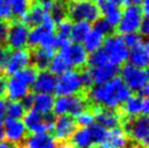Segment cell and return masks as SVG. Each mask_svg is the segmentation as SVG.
I'll return each mask as SVG.
<instances>
[{
	"mask_svg": "<svg viewBox=\"0 0 149 148\" xmlns=\"http://www.w3.org/2000/svg\"><path fill=\"white\" fill-rule=\"evenodd\" d=\"M121 7H130V6H139L141 7L143 0H116Z\"/></svg>",
	"mask_w": 149,
	"mask_h": 148,
	"instance_id": "cell-46",
	"label": "cell"
},
{
	"mask_svg": "<svg viewBox=\"0 0 149 148\" xmlns=\"http://www.w3.org/2000/svg\"><path fill=\"white\" fill-rule=\"evenodd\" d=\"M57 148H74V147L71 145L70 142H61V143H58V147Z\"/></svg>",
	"mask_w": 149,
	"mask_h": 148,
	"instance_id": "cell-49",
	"label": "cell"
},
{
	"mask_svg": "<svg viewBox=\"0 0 149 148\" xmlns=\"http://www.w3.org/2000/svg\"><path fill=\"white\" fill-rule=\"evenodd\" d=\"M54 52L42 49L40 47L31 49V66H35L38 71L48 70L51 59L54 58Z\"/></svg>",
	"mask_w": 149,
	"mask_h": 148,
	"instance_id": "cell-22",
	"label": "cell"
},
{
	"mask_svg": "<svg viewBox=\"0 0 149 148\" xmlns=\"http://www.w3.org/2000/svg\"><path fill=\"white\" fill-rule=\"evenodd\" d=\"M74 119L76 124H77V126L79 125L81 128H89L91 124L94 123V121H95V119H94V113L91 110V108L83 111L81 114H79Z\"/></svg>",
	"mask_w": 149,
	"mask_h": 148,
	"instance_id": "cell-38",
	"label": "cell"
},
{
	"mask_svg": "<svg viewBox=\"0 0 149 148\" xmlns=\"http://www.w3.org/2000/svg\"><path fill=\"white\" fill-rule=\"evenodd\" d=\"M10 51L11 50L7 48V46H0V75H4V70H6Z\"/></svg>",
	"mask_w": 149,
	"mask_h": 148,
	"instance_id": "cell-42",
	"label": "cell"
},
{
	"mask_svg": "<svg viewBox=\"0 0 149 148\" xmlns=\"http://www.w3.org/2000/svg\"><path fill=\"white\" fill-rule=\"evenodd\" d=\"M116 110L120 113L121 120L122 118H134L138 115H147L149 112L148 98L147 97L143 98L136 94L131 95L125 100V103Z\"/></svg>",
	"mask_w": 149,
	"mask_h": 148,
	"instance_id": "cell-11",
	"label": "cell"
},
{
	"mask_svg": "<svg viewBox=\"0 0 149 148\" xmlns=\"http://www.w3.org/2000/svg\"><path fill=\"white\" fill-rule=\"evenodd\" d=\"M32 0H11L12 21H21L29 10Z\"/></svg>",
	"mask_w": 149,
	"mask_h": 148,
	"instance_id": "cell-30",
	"label": "cell"
},
{
	"mask_svg": "<svg viewBox=\"0 0 149 148\" xmlns=\"http://www.w3.org/2000/svg\"><path fill=\"white\" fill-rule=\"evenodd\" d=\"M104 145L109 148H128L132 143L122 128H116L108 131Z\"/></svg>",
	"mask_w": 149,
	"mask_h": 148,
	"instance_id": "cell-23",
	"label": "cell"
},
{
	"mask_svg": "<svg viewBox=\"0 0 149 148\" xmlns=\"http://www.w3.org/2000/svg\"><path fill=\"white\" fill-rule=\"evenodd\" d=\"M121 128L127 135L132 144L143 147L148 146L149 120L147 115H138L134 118H122Z\"/></svg>",
	"mask_w": 149,
	"mask_h": 148,
	"instance_id": "cell-2",
	"label": "cell"
},
{
	"mask_svg": "<svg viewBox=\"0 0 149 148\" xmlns=\"http://www.w3.org/2000/svg\"><path fill=\"white\" fill-rule=\"evenodd\" d=\"M145 17L139 6H130L125 7L122 12V17L116 25V33L123 36L128 34L138 33L141 20Z\"/></svg>",
	"mask_w": 149,
	"mask_h": 148,
	"instance_id": "cell-6",
	"label": "cell"
},
{
	"mask_svg": "<svg viewBox=\"0 0 149 148\" xmlns=\"http://www.w3.org/2000/svg\"><path fill=\"white\" fill-rule=\"evenodd\" d=\"M72 1H83V0H72Z\"/></svg>",
	"mask_w": 149,
	"mask_h": 148,
	"instance_id": "cell-55",
	"label": "cell"
},
{
	"mask_svg": "<svg viewBox=\"0 0 149 148\" xmlns=\"http://www.w3.org/2000/svg\"><path fill=\"white\" fill-rule=\"evenodd\" d=\"M29 66H31V49L29 48L12 50L10 51V54H9L4 74L13 75Z\"/></svg>",
	"mask_w": 149,
	"mask_h": 148,
	"instance_id": "cell-13",
	"label": "cell"
},
{
	"mask_svg": "<svg viewBox=\"0 0 149 148\" xmlns=\"http://www.w3.org/2000/svg\"><path fill=\"white\" fill-rule=\"evenodd\" d=\"M29 93V86L11 75L6 82V96L9 100H22Z\"/></svg>",
	"mask_w": 149,
	"mask_h": 148,
	"instance_id": "cell-20",
	"label": "cell"
},
{
	"mask_svg": "<svg viewBox=\"0 0 149 148\" xmlns=\"http://www.w3.org/2000/svg\"><path fill=\"white\" fill-rule=\"evenodd\" d=\"M68 1L69 0L54 1V4L49 11L50 17H52V20L54 21L56 24L68 19Z\"/></svg>",
	"mask_w": 149,
	"mask_h": 148,
	"instance_id": "cell-31",
	"label": "cell"
},
{
	"mask_svg": "<svg viewBox=\"0 0 149 148\" xmlns=\"http://www.w3.org/2000/svg\"><path fill=\"white\" fill-rule=\"evenodd\" d=\"M6 75H0V99H3L6 96Z\"/></svg>",
	"mask_w": 149,
	"mask_h": 148,
	"instance_id": "cell-47",
	"label": "cell"
},
{
	"mask_svg": "<svg viewBox=\"0 0 149 148\" xmlns=\"http://www.w3.org/2000/svg\"><path fill=\"white\" fill-rule=\"evenodd\" d=\"M54 33H51L50 31L46 29L44 25H38L36 27H33L29 33V40H27V45L29 46V49L32 48H36L39 46L48 35H52Z\"/></svg>",
	"mask_w": 149,
	"mask_h": 148,
	"instance_id": "cell-28",
	"label": "cell"
},
{
	"mask_svg": "<svg viewBox=\"0 0 149 148\" xmlns=\"http://www.w3.org/2000/svg\"><path fill=\"white\" fill-rule=\"evenodd\" d=\"M138 32H139V35H141L143 37H145L148 35L149 33V21H148V17H143V20H141V26H139V29H138Z\"/></svg>",
	"mask_w": 149,
	"mask_h": 148,
	"instance_id": "cell-44",
	"label": "cell"
},
{
	"mask_svg": "<svg viewBox=\"0 0 149 148\" xmlns=\"http://www.w3.org/2000/svg\"><path fill=\"white\" fill-rule=\"evenodd\" d=\"M121 80L128 89L138 93L143 87L148 85V71L147 69H139L131 64H123L120 68Z\"/></svg>",
	"mask_w": 149,
	"mask_h": 148,
	"instance_id": "cell-9",
	"label": "cell"
},
{
	"mask_svg": "<svg viewBox=\"0 0 149 148\" xmlns=\"http://www.w3.org/2000/svg\"><path fill=\"white\" fill-rule=\"evenodd\" d=\"M127 59L130 60L128 64L139 68V69H147L149 62L148 43L146 40H143L139 45L131 48Z\"/></svg>",
	"mask_w": 149,
	"mask_h": 148,
	"instance_id": "cell-19",
	"label": "cell"
},
{
	"mask_svg": "<svg viewBox=\"0 0 149 148\" xmlns=\"http://www.w3.org/2000/svg\"><path fill=\"white\" fill-rule=\"evenodd\" d=\"M88 69L91 74V77H93L94 86L109 82L110 80L118 76V74L120 73V66H114L110 62H107L102 66H96V68L88 66Z\"/></svg>",
	"mask_w": 149,
	"mask_h": 148,
	"instance_id": "cell-18",
	"label": "cell"
},
{
	"mask_svg": "<svg viewBox=\"0 0 149 148\" xmlns=\"http://www.w3.org/2000/svg\"><path fill=\"white\" fill-rule=\"evenodd\" d=\"M10 22L7 21H0V46H6L7 37L9 33Z\"/></svg>",
	"mask_w": 149,
	"mask_h": 148,
	"instance_id": "cell-43",
	"label": "cell"
},
{
	"mask_svg": "<svg viewBox=\"0 0 149 148\" xmlns=\"http://www.w3.org/2000/svg\"><path fill=\"white\" fill-rule=\"evenodd\" d=\"M39 0H32V2H38Z\"/></svg>",
	"mask_w": 149,
	"mask_h": 148,
	"instance_id": "cell-53",
	"label": "cell"
},
{
	"mask_svg": "<svg viewBox=\"0 0 149 148\" xmlns=\"http://www.w3.org/2000/svg\"><path fill=\"white\" fill-rule=\"evenodd\" d=\"M37 74H38V70L33 66H29L22 69L21 71L17 72L15 74H13L14 76L17 78H19L20 81L26 84L27 86H31L33 85V83L35 82V80L37 77Z\"/></svg>",
	"mask_w": 149,
	"mask_h": 148,
	"instance_id": "cell-34",
	"label": "cell"
},
{
	"mask_svg": "<svg viewBox=\"0 0 149 148\" xmlns=\"http://www.w3.org/2000/svg\"><path fill=\"white\" fill-rule=\"evenodd\" d=\"M59 50H60L59 54L68 62L71 69L82 70L85 66H87L88 54L82 44L72 43L70 40L66 44H64Z\"/></svg>",
	"mask_w": 149,
	"mask_h": 148,
	"instance_id": "cell-8",
	"label": "cell"
},
{
	"mask_svg": "<svg viewBox=\"0 0 149 148\" xmlns=\"http://www.w3.org/2000/svg\"><path fill=\"white\" fill-rule=\"evenodd\" d=\"M72 22H71L69 19H65V20L61 21L56 24V29L54 32L57 33L56 36L59 37L60 39H63V40H70V33H71V29H72Z\"/></svg>",
	"mask_w": 149,
	"mask_h": 148,
	"instance_id": "cell-37",
	"label": "cell"
},
{
	"mask_svg": "<svg viewBox=\"0 0 149 148\" xmlns=\"http://www.w3.org/2000/svg\"><path fill=\"white\" fill-rule=\"evenodd\" d=\"M123 39H124L125 45H126V47H127L128 49H131V48H133V47L139 45L141 41L145 40L144 37L141 36V35H139L138 33L125 35V36L123 37Z\"/></svg>",
	"mask_w": 149,
	"mask_h": 148,
	"instance_id": "cell-41",
	"label": "cell"
},
{
	"mask_svg": "<svg viewBox=\"0 0 149 148\" xmlns=\"http://www.w3.org/2000/svg\"><path fill=\"white\" fill-rule=\"evenodd\" d=\"M91 31V23H87V22H74V24H72V29H71L70 40L72 43L82 44Z\"/></svg>",
	"mask_w": 149,
	"mask_h": 148,
	"instance_id": "cell-27",
	"label": "cell"
},
{
	"mask_svg": "<svg viewBox=\"0 0 149 148\" xmlns=\"http://www.w3.org/2000/svg\"><path fill=\"white\" fill-rule=\"evenodd\" d=\"M89 132H91V140H93V145L98 146V145H104V140L107 138L108 130L102 128L98 123H93L89 126Z\"/></svg>",
	"mask_w": 149,
	"mask_h": 148,
	"instance_id": "cell-35",
	"label": "cell"
},
{
	"mask_svg": "<svg viewBox=\"0 0 149 148\" xmlns=\"http://www.w3.org/2000/svg\"><path fill=\"white\" fill-rule=\"evenodd\" d=\"M109 62L108 60V57L106 52L104 51L102 48L96 50L94 52H91L89 56H88V59H87V66L89 68H96V66H100Z\"/></svg>",
	"mask_w": 149,
	"mask_h": 148,
	"instance_id": "cell-36",
	"label": "cell"
},
{
	"mask_svg": "<svg viewBox=\"0 0 149 148\" xmlns=\"http://www.w3.org/2000/svg\"><path fill=\"white\" fill-rule=\"evenodd\" d=\"M95 148H109V147H107L106 145H98V146H96Z\"/></svg>",
	"mask_w": 149,
	"mask_h": 148,
	"instance_id": "cell-52",
	"label": "cell"
},
{
	"mask_svg": "<svg viewBox=\"0 0 149 148\" xmlns=\"http://www.w3.org/2000/svg\"><path fill=\"white\" fill-rule=\"evenodd\" d=\"M54 105V97L50 94H34L33 108L34 110L42 113V114H49L52 113Z\"/></svg>",
	"mask_w": 149,
	"mask_h": 148,
	"instance_id": "cell-25",
	"label": "cell"
},
{
	"mask_svg": "<svg viewBox=\"0 0 149 148\" xmlns=\"http://www.w3.org/2000/svg\"><path fill=\"white\" fill-rule=\"evenodd\" d=\"M131 148H147V147H143V146H139V145H135V144H132Z\"/></svg>",
	"mask_w": 149,
	"mask_h": 148,
	"instance_id": "cell-51",
	"label": "cell"
},
{
	"mask_svg": "<svg viewBox=\"0 0 149 148\" xmlns=\"http://www.w3.org/2000/svg\"><path fill=\"white\" fill-rule=\"evenodd\" d=\"M57 76L50 71H38L37 77L32 85V91L36 94H52L56 91Z\"/></svg>",
	"mask_w": 149,
	"mask_h": 148,
	"instance_id": "cell-17",
	"label": "cell"
},
{
	"mask_svg": "<svg viewBox=\"0 0 149 148\" xmlns=\"http://www.w3.org/2000/svg\"><path fill=\"white\" fill-rule=\"evenodd\" d=\"M132 95L121 77L116 76L109 82L96 85L87 91V98L91 106L116 110Z\"/></svg>",
	"mask_w": 149,
	"mask_h": 148,
	"instance_id": "cell-1",
	"label": "cell"
},
{
	"mask_svg": "<svg viewBox=\"0 0 149 148\" xmlns=\"http://www.w3.org/2000/svg\"><path fill=\"white\" fill-rule=\"evenodd\" d=\"M71 70V66L68 64V62L63 59V57L60 54H56L54 58L51 59L50 64L48 66V71H50L52 74L57 75H61L66 71Z\"/></svg>",
	"mask_w": 149,
	"mask_h": 148,
	"instance_id": "cell-32",
	"label": "cell"
},
{
	"mask_svg": "<svg viewBox=\"0 0 149 148\" xmlns=\"http://www.w3.org/2000/svg\"><path fill=\"white\" fill-rule=\"evenodd\" d=\"M101 48L107 54L109 62L114 66L121 68L127 60L130 50L125 45L123 36L119 34L113 33L106 37Z\"/></svg>",
	"mask_w": 149,
	"mask_h": 148,
	"instance_id": "cell-4",
	"label": "cell"
},
{
	"mask_svg": "<svg viewBox=\"0 0 149 148\" xmlns=\"http://www.w3.org/2000/svg\"><path fill=\"white\" fill-rule=\"evenodd\" d=\"M91 110L94 113V119L97 123L106 130L121 128V115L118 110H110L104 108L91 106Z\"/></svg>",
	"mask_w": 149,
	"mask_h": 148,
	"instance_id": "cell-14",
	"label": "cell"
},
{
	"mask_svg": "<svg viewBox=\"0 0 149 148\" xmlns=\"http://www.w3.org/2000/svg\"><path fill=\"white\" fill-rule=\"evenodd\" d=\"M95 1L99 8L101 15L104 17V20L111 26L116 27L122 17L123 12L122 7L116 0H95Z\"/></svg>",
	"mask_w": 149,
	"mask_h": 148,
	"instance_id": "cell-16",
	"label": "cell"
},
{
	"mask_svg": "<svg viewBox=\"0 0 149 148\" xmlns=\"http://www.w3.org/2000/svg\"><path fill=\"white\" fill-rule=\"evenodd\" d=\"M54 93L59 96H71V95L86 93L83 88V83L81 77V71L71 70L66 71L57 78V85Z\"/></svg>",
	"mask_w": 149,
	"mask_h": 148,
	"instance_id": "cell-7",
	"label": "cell"
},
{
	"mask_svg": "<svg viewBox=\"0 0 149 148\" xmlns=\"http://www.w3.org/2000/svg\"><path fill=\"white\" fill-rule=\"evenodd\" d=\"M77 130V124L75 119L71 115H59L56 118L52 128V136L58 143L69 142L74 132Z\"/></svg>",
	"mask_w": 149,
	"mask_h": 148,
	"instance_id": "cell-12",
	"label": "cell"
},
{
	"mask_svg": "<svg viewBox=\"0 0 149 148\" xmlns=\"http://www.w3.org/2000/svg\"><path fill=\"white\" fill-rule=\"evenodd\" d=\"M101 17V13L95 0L68 1V19L71 22L95 23Z\"/></svg>",
	"mask_w": 149,
	"mask_h": 148,
	"instance_id": "cell-3",
	"label": "cell"
},
{
	"mask_svg": "<svg viewBox=\"0 0 149 148\" xmlns=\"http://www.w3.org/2000/svg\"><path fill=\"white\" fill-rule=\"evenodd\" d=\"M74 148H86L93 146V140L89 128H79L74 132V134L69 140Z\"/></svg>",
	"mask_w": 149,
	"mask_h": 148,
	"instance_id": "cell-26",
	"label": "cell"
},
{
	"mask_svg": "<svg viewBox=\"0 0 149 148\" xmlns=\"http://www.w3.org/2000/svg\"><path fill=\"white\" fill-rule=\"evenodd\" d=\"M45 13V10L40 7V4L38 2H32L29 10L20 22H22L29 29V27L33 29V27H36V26L42 24Z\"/></svg>",
	"mask_w": 149,
	"mask_h": 148,
	"instance_id": "cell-24",
	"label": "cell"
},
{
	"mask_svg": "<svg viewBox=\"0 0 149 148\" xmlns=\"http://www.w3.org/2000/svg\"><path fill=\"white\" fill-rule=\"evenodd\" d=\"M7 119V101L4 99H0V125H3Z\"/></svg>",
	"mask_w": 149,
	"mask_h": 148,
	"instance_id": "cell-45",
	"label": "cell"
},
{
	"mask_svg": "<svg viewBox=\"0 0 149 148\" xmlns=\"http://www.w3.org/2000/svg\"><path fill=\"white\" fill-rule=\"evenodd\" d=\"M0 148H22V146L7 142V140H2V142H0Z\"/></svg>",
	"mask_w": 149,
	"mask_h": 148,
	"instance_id": "cell-48",
	"label": "cell"
},
{
	"mask_svg": "<svg viewBox=\"0 0 149 148\" xmlns=\"http://www.w3.org/2000/svg\"><path fill=\"white\" fill-rule=\"evenodd\" d=\"M22 148H57L58 142L50 133L44 134H32L26 137Z\"/></svg>",
	"mask_w": 149,
	"mask_h": 148,
	"instance_id": "cell-21",
	"label": "cell"
},
{
	"mask_svg": "<svg viewBox=\"0 0 149 148\" xmlns=\"http://www.w3.org/2000/svg\"><path fill=\"white\" fill-rule=\"evenodd\" d=\"M0 21L12 22L11 0H0Z\"/></svg>",
	"mask_w": 149,
	"mask_h": 148,
	"instance_id": "cell-40",
	"label": "cell"
},
{
	"mask_svg": "<svg viewBox=\"0 0 149 148\" xmlns=\"http://www.w3.org/2000/svg\"><path fill=\"white\" fill-rule=\"evenodd\" d=\"M56 121L54 113L42 114L34 109H29L23 117V124L27 133L31 134H44L51 133Z\"/></svg>",
	"mask_w": 149,
	"mask_h": 148,
	"instance_id": "cell-5",
	"label": "cell"
},
{
	"mask_svg": "<svg viewBox=\"0 0 149 148\" xmlns=\"http://www.w3.org/2000/svg\"><path fill=\"white\" fill-rule=\"evenodd\" d=\"M29 29L25 26L20 21H12L10 22L9 33L6 41L7 48L11 50L24 49L27 47Z\"/></svg>",
	"mask_w": 149,
	"mask_h": 148,
	"instance_id": "cell-10",
	"label": "cell"
},
{
	"mask_svg": "<svg viewBox=\"0 0 149 148\" xmlns=\"http://www.w3.org/2000/svg\"><path fill=\"white\" fill-rule=\"evenodd\" d=\"M4 135L7 142L22 145L27 137V131L21 120H12L7 118L4 121Z\"/></svg>",
	"mask_w": 149,
	"mask_h": 148,
	"instance_id": "cell-15",
	"label": "cell"
},
{
	"mask_svg": "<svg viewBox=\"0 0 149 148\" xmlns=\"http://www.w3.org/2000/svg\"><path fill=\"white\" fill-rule=\"evenodd\" d=\"M93 29L99 32V33L101 34V35H104V37H107V36H109V35H111V34L116 33V29L109 24L104 19H101V17L94 23Z\"/></svg>",
	"mask_w": 149,
	"mask_h": 148,
	"instance_id": "cell-39",
	"label": "cell"
},
{
	"mask_svg": "<svg viewBox=\"0 0 149 148\" xmlns=\"http://www.w3.org/2000/svg\"><path fill=\"white\" fill-rule=\"evenodd\" d=\"M26 109L22 105L21 100H9L7 103V118L12 120H20L23 118Z\"/></svg>",
	"mask_w": 149,
	"mask_h": 148,
	"instance_id": "cell-33",
	"label": "cell"
},
{
	"mask_svg": "<svg viewBox=\"0 0 149 148\" xmlns=\"http://www.w3.org/2000/svg\"><path fill=\"white\" fill-rule=\"evenodd\" d=\"M54 1H59V0H54Z\"/></svg>",
	"mask_w": 149,
	"mask_h": 148,
	"instance_id": "cell-56",
	"label": "cell"
},
{
	"mask_svg": "<svg viewBox=\"0 0 149 148\" xmlns=\"http://www.w3.org/2000/svg\"><path fill=\"white\" fill-rule=\"evenodd\" d=\"M6 140V135H4V128L3 125H0V142Z\"/></svg>",
	"mask_w": 149,
	"mask_h": 148,
	"instance_id": "cell-50",
	"label": "cell"
},
{
	"mask_svg": "<svg viewBox=\"0 0 149 148\" xmlns=\"http://www.w3.org/2000/svg\"><path fill=\"white\" fill-rule=\"evenodd\" d=\"M86 148H95V146H89V147H86Z\"/></svg>",
	"mask_w": 149,
	"mask_h": 148,
	"instance_id": "cell-54",
	"label": "cell"
},
{
	"mask_svg": "<svg viewBox=\"0 0 149 148\" xmlns=\"http://www.w3.org/2000/svg\"><path fill=\"white\" fill-rule=\"evenodd\" d=\"M106 37L104 35H101L99 32H97L95 29H91V31L88 33V35L86 36L85 40L83 41L84 43V48L85 50L88 52H94L96 50L100 49L102 47V44H104V40Z\"/></svg>",
	"mask_w": 149,
	"mask_h": 148,
	"instance_id": "cell-29",
	"label": "cell"
}]
</instances>
